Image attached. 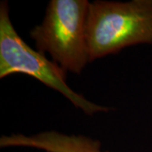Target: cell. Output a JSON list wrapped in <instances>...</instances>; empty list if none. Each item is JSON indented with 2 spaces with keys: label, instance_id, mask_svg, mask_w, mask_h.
<instances>
[{
  "label": "cell",
  "instance_id": "cell-2",
  "mask_svg": "<svg viewBox=\"0 0 152 152\" xmlns=\"http://www.w3.org/2000/svg\"><path fill=\"white\" fill-rule=\"evenodd\" d=\"M87 0H52L42 22L30 31L37 51L48 53L67 72L80 74L90 62L86 43Z\"/></svg>",
  "mask_w": 152,
  "mask_h": 152
},
{
  "label": "cell",
  "instance_id": "cell-4",
  "mask_svg": "<svg viewBox=\"0 0 152 152\" xmlns=\"http://www.w3.org/2000/svg\"><path fill=\"white\" fill-rule=\"evenodd\" d=\"M0 147H29L45 152H109L102 151L99 140L84 135H68L57 131H45L27 136L21 134L4 135Z\"/></svg>",
  "mask_w": 152,
  "mask_h": 152
},
{
  "label": "cell",
  "instance_id": "cell-3",
  "mask_svg": "<svg viewBox=\"0 0 152 152\" xmlns=\"http://www.w3.org/2000/svg\"><path fill=\"white\" fill-rule=\"evenodd\" d=\"M14 74L31 76L65 96L87 115L107 113L111 109L88 101L66 82V72L45 55L29 47L15 29L6 1L0 4V78Z\"/></svg>",
  "mask_w": 152,
  "mask_h": 152
},
{
  "label": "cell",
  "instance_id": "cell-1",
  "mask_svg": "<svg viewBox=\"0 0 152 152\" xmlns=\"http://www.w3.org/2000/svg\"><path fill=\"white\" fill-rule=\"evenodd\" d=\"M86 43L90 62L125 48L152 45V0L90 3Z\"/></svg>",
  "mask_w": 152,
  "mask_h": 152
}]
</instances>
